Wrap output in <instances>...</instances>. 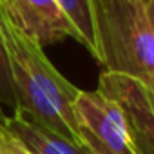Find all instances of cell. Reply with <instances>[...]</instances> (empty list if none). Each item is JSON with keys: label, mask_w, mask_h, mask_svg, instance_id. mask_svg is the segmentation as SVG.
I'll return each mask as SVG.
<instances>
[{"label": "cell", "mask_w": 154, "mask_h": 154, "mask_svg": "<svg viewBox=\"0 0 154 154\" xmlns=\"http://www.w3.org/2000/svg\"><path fill=\"white\" fill-rule=\"evenodd\" d=\"M0 45L15 105L67 141L82 147V129L72 109L78 87L51 63L44 47L15 24L4 2H0Z\"/></svg>", "instance_id": "obj_1"}, {"label": "cell", "mask_w": 154, "mask_h": 154, "mask_svg": "<svg viewBox=\"0 0 154 154\" xmlns=\"http://www.w3.org/2000/svg\"><path fill=\"white\" fill-rule=\"evenodd\" d=\"M0 150L2 154H33L15 134L6 129V125L2 127V134H0Z\"/></svg>", "instance_id": "obj_8"}, {"label": "cell", "mask_w": 154, "mask_h": 154, "mask_svg": "<svg viewBox=\"0 0 154 154\" xmlns=\"http://www.w3.org/2000/svg\"><path fill=\"white\" fill-rule=\"evenodd\" d=\"M98 63L154 87V31L147 0H93Z\"/></svg>", "instance_id": "obj_2"}, {"label": "cell", "mask_w": 154, "mask_h": 154, "mask_svg": "<svg viewBox=\"0 0 154 154\" xmlns=\"http://www.w3.org/2000/svg\"><path fill=\"white\" fill-rule=\"evenodd\" d=\"M8 93L13 96V91H11V85H9V76H8V67H6V58H4V51H2V45H0V100H2V94ZM15 98V96H13Z\"/></svg>", "instance_id": "obj_10"}, {"label": "cell", "mask_w": 154, "mask_h": 154, "mask_svg": "<svg viewBox=\"0 0 154 154\" xmlns=\"http://www.w3.org/2000/svg\"><path fill=\"white\" fill-rule=\"evenodd\" d=\"M15 24L42 47L72 38L80 44L78 31L58 0H4Z\"/></svg>", "instance_id": "obj_5"}, {"label": "cell", "mask_w": 154, "mask_h": 154, "mask_svg": "<svg viewBox=\"0 0 154 154\" xmlns=\"http://www.w3.org/2000/svg\"><path fill=\"white\" fill-rule=\"evenodd\" d=\"M147 13H149V20L154 31V0H147Z\"/></svg>", "instance_id": "obj_11"}, {"label": "cell", "mask_w": 154, "mask_h": 154, "mask_svg": "<svg viewBox=\"0 0 154 154\" xmlns=\"http://www.w3.org/2000/svg\"><path fill=\"white\" fill-rule=\"evenodd\" d=\"M96 89L123 111L138 152L154 154V91L129 74L112 71L100 74Z\"/></svg>", "instance_id": "obj_3"}, {"label": "cell", "mask_w": 154, "mask_h": 154, "mask_svg": "<svg viewBox=\"0 0 154 154\" xmlns=\"http://www.w3.org/2000/svg\"><path fill=\"white\" fill-rule=\"evenodd\" d=\"M150 89H152V91H154V87H150Z\"/></svg>", "instance_id": "obj_13"}, {"label": "cell", "mask_w": 154, "mask_h": 154, "mask_svg": "<svg viewBox=\"0 0 154 154\" xmlns=\"http://www.w3.org/2000/svg\"><path fill=\"white\" fill-rule=\"evenodd\" d=\"M82 150H84V154H109L89 132H85L84 129H82Z\"/></svg>", "instance_id": "obj_9"}, {"label": "cell", "mask_w": 154, "mask_h": 154, "mask_svg": "<svg viewBox=\"0 0 154 154\" xmlns=\"http://www.w3.org/2000/svg\"><path fill=\"white\" fill-rule=\"evenodd\" d=\"M4 125L33 154H84L82 147L67 141L18 105L13 107V114L4 118Z\"/></svg>", "instance_id": "obj_6"}, {"label": "cell", "mask_w": 154, "mask_h": 154, "mask_svg": "<svg viewBox=\"0 0 154 154\" xmlns=\"http://www.w3.org/2000/svg\"><path fill=\"white\" fill-rule=\"evenodd\" d=\"M4 118H6V114H4L2 107H0V134H2V127H4ZM0 154H2V150H0Z\"/></svg>", "instance_id": "obj_12"}, {"label": "cell", "mask_w": 154, "mask_h": 154, "mask_svg": "<svg viewBox=\"0 0 154 154\" xmlns=\"http://www.w3.org/2000/svg\"><path fill=\"white\" fill-rule=\"evenodd\" d=\"M58 4L62 6V9L69 17L74 29L78 31L80 44L98 62L100 60V49H98V40H96L93 0H58Z\"/></svg>", "instance_id": "obj_7"}, {"label": "cell", "mask_w": 154, "mask_h": 154, "mask_svg": "<svg viewBox=\"0 0 154 154\" xmlns=\"http://www.w3.org/2000/svg\"><path fill=\"white\" fill-rule=\"evenodd\" d=\"M80 129L89 132L109 154H140L120 105L96 91H82L72 103Z\"/></svg>", "instance_id": "obj_4"}, {"label": "cell", "mask_w": 154, "mask_h": 154, "mask_svg": "<svg viewBox=\"0 0 154 154\" xmlns=\"http://www.w3.org/2000/svg\"><path fill=\"white\" fill-rule=\"evenodd\" d=\"M0 2H4V0H0Z\"/></svg>", "instance_id": "obj_14"}]
</instances>
